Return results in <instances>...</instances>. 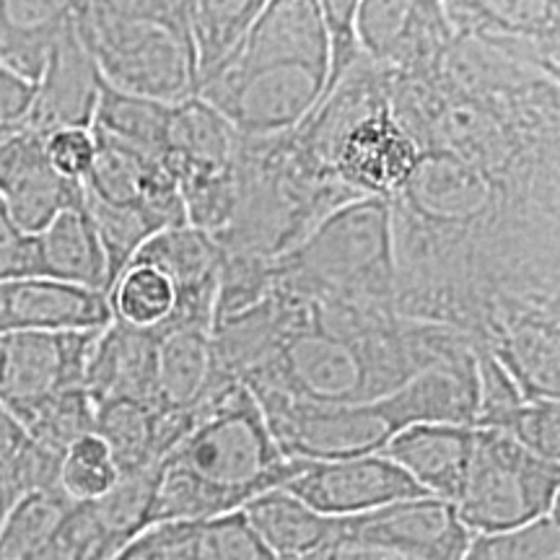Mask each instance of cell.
I'll list each match as a JSON object with an SVG mask.
<instances>
[{"instance_id":"obj_32","label":"cell","mask_w":560,"mask_h":560,"mask_svg":"<svg viewBox=\"0 0 560 560\" xmlns=\"http://www.w3.org/2000/svg\"><path fill=\"white\" fill-rule=\"evenodd\" d=\"M45 151L50 164L55 166V172L62 174V177L70 182H83L96 153L94 132L83 128L50 132V136L45 138Z\"/></svg>"},{"instance_id":"obj_1","label":"cell","mask_w":560,"mask_h":560,"mask_svg":"<svg viewBox=\"0 0 560 560\" xmlns=\"http://www.w3.org/2000/svg\"><path fill=\"white\" fill-rule=\"evenodd\" d=\"M301 459L285 457L247 384L226 382L195 410L192 429L161 459L151 524L206 522L283 488Z\"/></svg>"},{"instance_id":"obj_14","label":"cell","mask_w":560,"mask_h":560,"mask_svg":"<svg viewBox=\"0 0 560 560\" xmlns=\"http://www.w3.org/2000/svg\"><path fill=\"white\" fill-rule=\"evenodd\" d=\"M39 75L42 81H37V94L24 128L45 138L68 128L91 130L100 104L102 75L75 26L52 47Z\"/></svg>"},{"instance_id":"obj_9","label":"cell","mask_w":560,"mask_h":560,"mask_svg":"<svg viewBox=\"0 0 560 560\" xmlns=\"http://www.w3.org/2000/svg\"><path fill=\"white\" fill-rule=\"evenodd\" d=\"M355 37L374 66L423 75L439 66L454 34L441 0H361Z\"/></svg>"},{"instance_id":"obj_35","label":"cell","mask_w":560,"mask_h":560,"mask_svg":"<svg viewBox=\"0 0 560 560\" xmlns=\"http://www.w3.org/2000/svg\"><path fill=\"white\" fill-rule=\"evenodd\" d=\"M174 542H177V522L156 524V527L140 532L136 540L122 545L107 560H172Z\"/></svg>"},{"instance_id":"obj_12","label":"cell","mask_w":560,"mask_h":560,"mask_svg":"<svg viewBox=\"0 0 560 560\" xmlns=\"http://www.w3.org/2000/svg\"><path fill=\"white\" fill-rule=\"evenodd\" d=\"M335 535L382 542L423 560H459L472 537L459 522L454 503L433 495L395 501L366 514L340 516Z\"/></svg>"},{"instance_id":"obj_25","label":"cell","mask_w":560,"mask_h":560,"mask_svg":"<svg viewBox=\"0 0 560 560\" xmlns=\"http://www.w3.org/2000/svg\"><path fill=\"white\" fill-rule=\"evenodd\" d=\"M459 560H560V506L524 527L472 535Z\"/></svg>"},{"instance_id":"obj_17","label":"cell","mask_w":560,"mask_h":560,"mask_svg":"<svg viewBox=\"0 0 560 560\" xmlns=\"http://www.w3.org/2000/svg\"><path fill=\"white\" fill-rule=\"evenodd\" d=\"M83 387L94 405L109 400L156 402V332L112 319L96 335Z\"/></svg>"},{"instance_id":"obj_19","label":"cell","mask_w":560,"mask_h":560,"mask_svg":"<svg viewBox=\"0 0 560 560\" xmlns=\"http://www.w3.org/2000/svg\"><path fill=\"white\" fill-rule=\"evenodd\" d=\"M37 278L112 293L109 262L86 208H68L34 234Z\"/></svg>"},{"instance_id":"obj_4","label":"cell","mask_w":560,"mask_h":560,"mask_svg":"<svg viewBox=\"0 0 560 560\" xmlns=\"http://www.w3.org/2000/svg\"><path fill=\"white\" fill-rule=\"evenodd\" d=\"M395 285L389 202L382 198L348 200L272 257V289L296 299L395 312Z\"/></svg>"},{"instance_id":"obj_21","label":"cell","mask_w":560,"mask_h":560,"mask_svg":"<svg viewBox=\"0 0 560 560\" xmlns=\"http://www.w3.org/2000/svg\"><path fill=\"white\" fill-rule=\"evenodd\" d=\"M242 514L278 560L312 558L332 540L338 524L332 516H322L306 503L293 499L283 488L252 499L247 506H242Z\"/></svg>"},{"instance_id":"obj_13","label":"cell","mask_w":560,"mask_h":560,"mask_svg":"<svg viewBox=\"0 0 560 560\" xmlns=\"http://www.w3.org/2000/svg\"><path fill=\"white\" fill-rule=\"evenodd\" d=\"M112 319V301L102 291L50 278L0 283V335L104 330Z\"/></svg>"},{"instance_id":"obj_22","label":"cell","mask_w":560,"mask_h":560,"mask_svg":"<svg viewBox=\"0 0 560 560\" xmlns=\"http://www.w3.org/2000/svg\"><path fill=\"white\" fill-rule=\"evenodd\" d=\"M270 0H190V34L200 81L242 45Z\"/></svg>"},{"instance_id":"obj_7","label":"cell","mask_w":560,"mask_h":560,"mask_svg":"<svg viewBox=\"0 0 560 560\" xmlns=\"http://www.w3.org/2000/svg\"><path fill=\"white\" fill-rule=\"evenodd\" d=\"M100 332L0 335V405L26 425L60 392L83 387Z\"/></svg>"},{"instance_id":"obj_33","label":"cell","mask_w":560,"mask_h":560,"mask_svg":"<svg viewBox=\"0 0 560 560\" xmlns=\"http://www.w3.org/2000/svg\"><path fill=\"white\" fill-rule=\"evenodd\" d=\"M21 278H37L34 234L21 231L0 206V283Z\"/></svg>"},{"instance_id":"obj_18","label":"cell","mask_w":560,"mask_h":560,"mask_svg":"<svg viewBox=\"0 0 560 560\" xmlns=\"http://www.w3.org/2000/svg\"><path fill=\"white\" fill-rule=\"evenodd\" d=\"M472 450V425L416 423L397 431L382 454L402 467L425 495L454 503L470 470Z\"/></svg>"},{"instance_id":"obj_2","label":"cell","mask_w":560,"mask_h":560,"mask_svg":"<svg viewBox=\"0 0 560 560\" xmlns=\"http://www.w3.org/2000/svg\"><path fill=\"white\" fill-rule=\"evenodd\" d=\"M327 73L317 0H270L242 45L200 81L198 96L240 138H278L317 112Z\"/></svg>"},{"instance_id":"obj_30","label":"cell","mask_w":560,"mask_h":560,"mask_svg":"<svg viewBox=\"0 0 560 560\" xmlns=\"http://www.w3.org/2000/svg\"><path fill=\"white\" fill-rule=\"evenodd\" d=\"M537 457L560 465V400H527L499 429Z\"/></svg>"},{"instance_id":"obj_36","label":"cell","mask_w":560,"mask_h":560,"mask_svg":"<svg viewBox=\"0 0 560 560\" xmlns=\"http://www.w3.org/2000/svg\"><path fill=\"white\" fill-rule=\"evenodd\" d=\"M3 516H5V509H0V522H3Z\"/></svg>"},{"instance_id":"obj_28","label":"cell","mask_w":560,"mask_h":560,"mask_svg":"<svg viewBox=\"0 0 560 560\" xmlns=\"http://www.w3.org/2000/svg\"><path fill=\"white\" fill-rule=\"evenodd\" d=\"M117 480H120V472L112 462L107 444L96 433L79 439L62 454L58 488L73 503H91L102 499L104 493L115 488Z\"/></svg>"},{"instance_id":"obj_23","label":"cell","mask_w":560,"mask_h":560,"mask_svg":"<svg viewBox=\"0 0 560 560\" xmlns=\"http://www.w3.org/2000/svg\"><path fill=\"white\" fill-rule=\"evenodd\" d=\"M172 104L145 100L117 91L102 81L100 104H96L94 125L91 128L107 132L120 143L130 145L132 151L143 153L153 161L164 156L166 130H170Z\"/></svg>"},{"instance_id":"obj_6","label":"cell","mask_w":560,"mask_h":560,"mask_svg":"<svg viewBox=\"0 0 560 560\" xmlns=\"http://www.w3.org/2000/svg\"><path fill=\"white\" fill-rule=\"evenodd\" d=\"M252 392V389H249ZM285 457L346 459L376 454L402 431L389 397L359 405H312L252 392Z\"/></svg>"},{"instance_id":"obj_10","label":"cell","mask_w":560,"mask_h":560,"mask_svg":"<svg viewBox=\"0 0 560 560\" xmlns=\"http://www.w3.org/2000/svg\"><path fill=\"white\" fill-rule=\"evenodd\" d=\"M0 206L21 231L39 234L62 210L83 206V187L55 172L45 136L19 128L0 138Z\"/></svg>"},{"instance_id":"obj_29","label":"cell","mask_w":560,"mask_h":560,"mask_svg":"<svg viewBox=\"0 0 560 560\" xmlns=\"http://www.w3.org/2000/svg\"><path fill=\"white\" fill-rule=\"evenodd\" d=\"M117 550L120 548L104 535L89 503H75L50 542L32 560H107Z\"/></svg>"},{"instance_id":"obj_8","label":"cell","mask_w":560,"mask_h":560,"mask_svg":"<svg viewBox=\"0 0 560 560\" xmlns=\"http://www.w3.org/2000/svg\"><path fill=\"white\" fill-rule=\"evenodd\" d=\"M283 490L332 520L425 495L423 488L382 452L346 459H301L299 472Z\"/></svg>"},{"instance_id":"obj_26","label":"cell","mask_w":560,"mask_h":560,"mask_svg":"<svg viewBox=\"0 0 560 560\" xmlns=\"http://www.w3.org/2000/svg\"><path fill=\"white\" fill-rule=\"evenodd\" d=\"M109 301L115 319L132 327H156L174 310V289L170 278L149 265H130L117 278Z\"/></svg>"},{"instance_id":"obj_15","label":"cell","mask_w":560,"mask_h":560,"mask_svg":"<svg viewBox=\"0 0 560 560\" xmlns=\"http://www.w3.org/2000/svg\"><path fill=\"white\" fill-rule=\"evenodd\" d=\"M192 420L195 412H172L156 402L109 400L96 405L94 433L125 478L156 467L192 429Z\"/></svg>"},{"instance_id":"obj_11","label":"cell","mask_w":560,"mask_h":560,"mask_svg":"<svg viewBox=\"0 0 560 560\" xmlns=\"http://www.w3.org/2000/svg\"><path fill=\"white\" fill-rule=\"evenodd\" d=\"M130 265H149L170 278L174 310L166 319L213 327L221 272V244L215 236L190 223L164 229L143 242Z\"/></svg>"},{"instance_id":"obj_5","label":"cell","mask_w":560,"mask_h":560,"mask_svg":"<svg viewBox=\"0 0 560 560\" xmlns=\"http://www.w3.org/2000/svg\"><path fill=\"white\" fill-rule=\"evenodd\" d=\"M560 506V465L524 450L506 433L475 429V450L459 499V522L470 535H493L532 524Z\"/></svg>"},{"instance_id":"obj_27","label":"cell","mask_w":560,"mask_h":560,"mask_svg":"<svg viewBox=\"0 0 560 560\" xmlns=\"http://www.w3.org/2000/svg\"><path fill=\"white\" fill-rule=\"evenodd\" d=\"M94 416L96 405L89 397L86 387H73L47 402L24 429L34 444L62 457L70 444L94 433Z\"/></svg>"},{"instance_id":"obj_31","label":"cell","mask_w":560,"mask_h":560,"mask_svg":"<svg viewBox=\"0 0 560 560\" xmlns=\"http://www.w3.org/2000/svg\"><path fill=\"white\" fill-rule=\"evenodd\" d=\"M317 5L327 32V45H330V73H327L325 96H322V102H325L363 55L359 37H355L361 0H317Z\"/></svg>"},{"instance_id":"obj_3","label":"cell","mask_w":560,"mask_h":560,"mask_svg":"<svg viewBox=\"0 0 560 560\" xmlns=\"http://www.w3.org/2000/svg\"><path fill=\"white\" fill-rule=\"evenodd\" d=\"M190 0H86L75 32L107 86L179 104L198 96Z\"/></svg>"},{"instance_id":"obj_34","label":"cell","mask_w":560,"mask_h":560,"mask_svg":"<svg viewBox=\"0 0 560 560\" xmlns=\"http://www.w3.org/2000/svg\"><path fill=\"white\" fill-rule=\"evenodd\" d=\"M306 560H423V558L410 556V552L389 548V545H382V542H369V540H355V537L335 535L325 548L314 552V556Z\"/></svg>"},{"instance_id":"obj_20","label":"cell","mask_w":560,"mask_h":560,"mask_svg":"<svg viewBox=\"0 0 560 560\" xmlns=\"http://www.w3.org/2000/svg\"><path fill=\"white\" fill-rule=\"evenodd\" d=\"M454 37L560 47V0H441Z\"/></svg>"},{"instance_id":"obj_24","label":"cell","mask_w":560,"mask_h":560,"mask_svg":"<svg viewBox=\"0 0 560 560\" xmlns=\"http://www.w3.org/2000/svg\"><path fill=\"white\" fill-rule=\"evenodd\" d=\"M73 506L60 488L34 490L19 499L0 522V560H32L50 542Z\"/></svg>"},{"instance_id":"obj_16","label":"cell","mask_w":560,"mask_h":560,"mask_svg":"<svg viewBox=\"0 0 560 560\" xmlns=\"http://www.w3.org/2000/svg\"><path fill=\"white\" fill-rule=\"evenodd\" d=\"M156 332V400L164 410L195 412L210 392L234 382L219 366L213 327L164 319ZM240 382V380H236Z\"/></svg>"}]
</instances>
